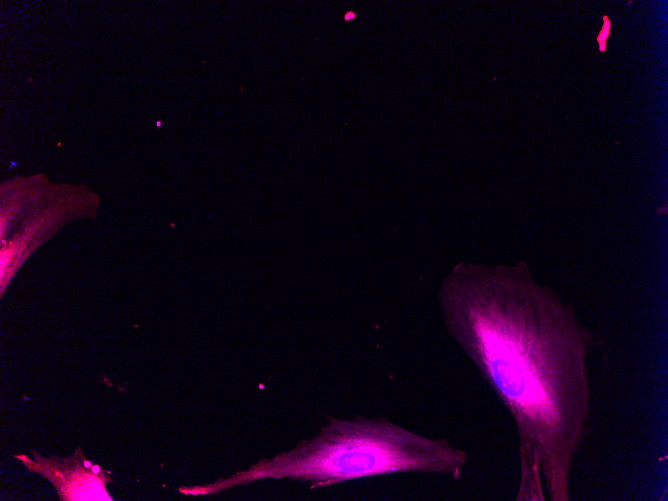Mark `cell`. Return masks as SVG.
<instances>
[{
  "label": "cell",
  "mask_w": 668,
  "mask_h": 501,
  "mask_svg": "<svg viewBox=\"0 0 668 501\" xmlns=\"http://www.w3.org/2000/svg\"><path fill=\"white\" fill-rule=\"evenodd\" d=\"M611 30V23L608 17L605 15L603 16V25L602 28L597 36V42L599 45V50L600 52H604L606 49V41L608 39V36L610 34Z\"/></svg>",
  "instance_id": "3957f363"
},
{
  "label": "cell",
  "mask_w": 668,
  "mask_h": 501,
  "mask_svg": "<svg viewBox=\"0 0 668 501\" xmlns=\"http://www.w3.org/2000/svg\"><path fill=\"white\" fill-rule=\"evenodd\" d=\"M468 454L445 438L432 439L385 417L329 418L311 439L210 485L212 492L264 479L288 478L327 487L363 477L419 472L459 480Z\"/></svg>",
  "instance_id": "7a4b0ae2"
},
{
  "label": "cell",
  "mask_w": 668,
  "mask_h": 501,
  "mask_svg": "<svg viewBox=\"0 0 668 501\" xmlns=\"http://www.w3.org/2000/svg\"><path fill=\"white\" fill-rule=\"evenodd\" d=\"M444 325L514 420L516 501H569L590 431L591 331L525 262L459 263L443 279Z\"/></svg>",
  "instance_id": "6da1fadb"
}]
</instances>
